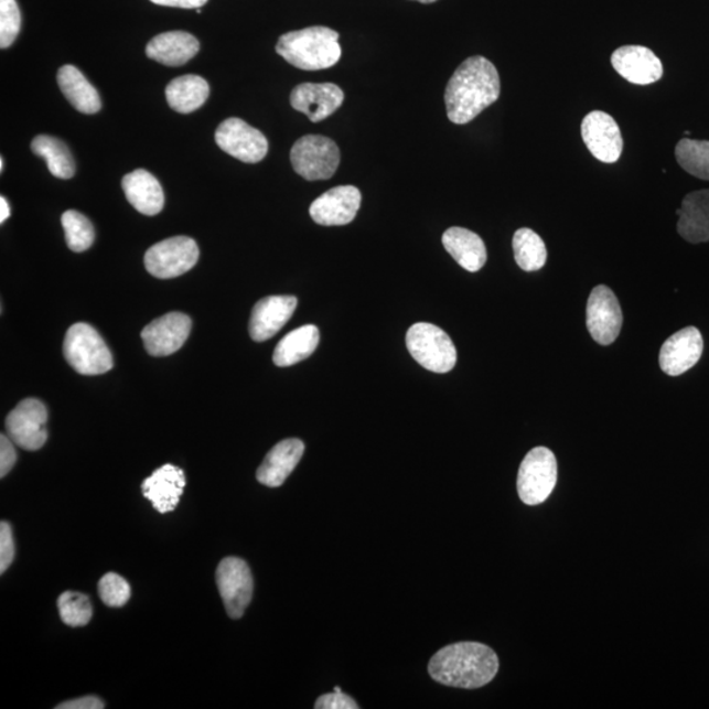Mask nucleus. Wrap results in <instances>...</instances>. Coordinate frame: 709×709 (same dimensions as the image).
Returning a JSON list of instances; mask_svg holds the SVG:
<instances>
[{
  "label": "nucleus",
  "instance_id": "f3484780",
  "mask_svg": "<svg viewBox=\"0 0 709 709\" xmlns=\"http://www.w3.org/2000/svg\"><path fill=\"white\" fill-rule=\"evenodd\" d=\"M611 64L622 77L633 85L646 86L663 78V62L649 47L626 45L612 54Z\"/></svg>",
  "mask_w": 709,
  "mask_h": 709
},
{
  "label": "nucleus",
  "instance_id": "f257e3e1",
  "mask_svg": "<svg viewBox=\"0 0 709 709\" xmlns=\"http://www.w3.org/2000/svg\"><path fill=\"white\" fill-rule=\"evenodd\" d=\"M499 95V74L492 62L481 56L468 58L447 85V116L453 123L464 126L494 105Z\"/></svg>",
  "mask_w": 709,
  "mask_h": 709
},
{
  "label": "nucleus",
  "instance_id": "7ed1b4c3",
  "mask_svg": "<svg viewBox=\"0 0 709 709\" xmlns=\"http://www.w3.org/2000/svg\"><path fill=\"white\" fill-rule=\"evenodd\" d=\"M339 40V32L326 26H309L283 34L278 41L277 52L288 64L301 71H323L341 60Z\"/></svg>",
  "mask_w": 709,
  "mask_h": 709
},
{
  "label": "nucleus",
  "instance_id": "ddd939ff",
  "mask_svg": "<svg viewBox=\"0 0 709 709\" xmlns=\"http://www.w3.org/2000/svg\"><path fill=\"white\" fill-rule=\"evenodd\" d=\"M584 144L598 161L615 163L622 157L623 137L614 117L602 111L590 112L581 126Z\"/></svg>",
  "mask_w": 709,
  "mask_h": 709
},
{
  "label": "nucleus",
  "instance_id": "bb28decb",
  "mask_svg": "<svg viewBox=\"0 0 709 709\" xmlns=\"http://www.w3.org/2000/svg\"><path fill=\"white\" fill-rule=\"evenodd\" d=\"M320 343V330L305 325L287 334L275 348L273 363L278 367H291L311 356Z\"/></svg>",
  "mask_w": 709,
  "mask_h": 709
},
{
  "label": "nucleus",
  "instance_id": "6ab92c4d",
  "mask_svg": "<svg viewBox=\"0 0 709 709\" xmlns=\"http://www.w3.org/2000/svg\"><path fill=\"white\" fill-rule=\"evenodd\" d=\"M296 308H298V299L293 296H270L258 301L250 319L251 339L256 342L272 339L291 320Z\"/></svg>",
  "mask_w": 709,
  "mask_h": 709
},
{
  "label": "nucleus",
  "instance_id": "58836bf2",
  "mask_svg": "<svg viewBox=\"0 0 709 709\" xmlns=\"http://www.w3.org/2000/svg\"><path fill=\"white\" fill-rule=\"evenodd\" d=\"M57 709H103L105 703L96 697H84L79 699L68 700L61 703Z\"/></svg>",
  "mask_w": 709,
  "mask_h": 709
},
{
  "label": "nucleus",
  "instance_id": "6e6552de",
  "mask_svg": "<svg viewBox=\"0 0 709 709\" xmlns=\"http://www.w3.org/2000/svg\"><path fill=\"white\" fill-rule=\"evenodd\" d=\"M198 256L194 239L172 237L150 247L144 254V267L158 279L178 278L195 267Z\"/></svg>",
  "mask_w": 709,
  "mask_h": 709
},
{
  "label": "nucleus",
  "instance_id": "39448f33",
  "mask_svg": "<svg viewBox=\"0 0 709 709\" xmlns=\"http://www.w3.org/2000/svg\"><path fill=\"white\" fill-rule=\"evenodd\" d=\"M406 346L427 370L447 374L456 366L458 351L449 334L432 323L419 322L406 334Z\"/></svg>",
  "mask_w": 709,
  "mask_h": 709
},
{
  "label": "nucleus",
  "instance_id": "4468645a",
  "mask_svg": "<svg viewBox=\"0 0 709 709\" xmlns=\"http://www.w3.org/2000/svg\"><path fill=\"white\" fill-rule=\"evenodd\" d=\"M192 321L183 313H169L142 330L141 339L148 353L153 356H169L183 347L189 340Z\"/></svg>",
  "mask_w": 709,
  "mask_h": 709
},
{
  "label": "nucleus",
  "instance_id": "72a5a7b5",
  "mask_svg": "<svg viewBox=\"0 0 709 709\" xmlns=\"http://www.w3.org/2000/svg\"><path fill=\"white\" fill-rule=\"evenodd\" d=\"M99 595L108 608L119 609L129 601L132 589L130 584L116 573H108L99 581Z\"/></svg>",
  "mask_w": 709,
  "mask_h": 709
},
{
  "label": "nucleus",
  "instance_id": "37998d69",
  "mask_svg": "<svg viewBox=\"0 0 709 709\" xmlns=\"http://www.w3.org/2000/svg\"><path fill=\"white\" fill-rule=\"evenodd\" d=\"M3 170H4V160L2 158V160H0V171H3Z\"/></svg>",
  "mask_w": 709,
  "mask_h": 709
},
{
  "label": "nucleus",
  "instance_id": "412c9836",
  "mask_svg": "<svg viewBox=\"0 0 709 709\" xmlns=\"http://www.w3.org/2000/svg\"><path fill=\"white\" fill-rule=\"evenodd\" d=\"M305 445L300 439H286L278 443L267 453V456L259 466L257 479L261 485L279 487L298 466Z\"/></svg>",
  "mask_w": 709,
  "mask_h": 709
},
{
  "label": "nucleus",
  "instance_id": "9d476101",
  "mask_svg": "<svg viewBox=\"0 0 709 709\" xmlns=\"http://www.w3.org/2000/svg\"><path fill=\"white\" fill-rule=\"evenodd\" d=\"M219 595L232 619L243 617L251 602L254 580L249 566L238 557H226L217 568Z\"/></svg>",
  "mask_w": 709,
  "mask_h": 709
},
{
  "label": "nucleus",
  "instance_id": "dca6fc26",
  "mask_svg": "<svg viewBox=\"0 0 709 709\" xmlns=\"http://www.w3.org/2000/svg\"><path fill=\"white\" fill-rule=\"evenodd\" d=\"M362 194L354 185H340L315 198L311 205L313 222L322 226L353 223L361 208Z\"/></svg>",
  "mask_w": 709,
  "mask_h": 709
},
{
  "label": "nucleus",
  "instance_id": "cd10ccee",
  "mask_svg": "<svg viewBox=\"0 0 709 709\" xmlns=\"http://www.w3.org/2000/svg\"><path fill=\"white\" fill-rule=\"evenodd\" d=\"M210 96V85L198 75H184L171 80L166 87L169 106L179 114H191L204 106Z\"/></svg>",
  "mask_w": 709,
  "mask_h": 709
},
{
  "label": "nucleus",
  "instance_id": "2f4dec72",
  "mask_svg": "<svg viewBox=\"0 0 709 709\" xmlns=\"http://www.w3.org/2000/svg\"><path fill=\"white\" fill-rule=\"evenodd\" d=\"M66 244L74 253H84L93 246L95 230L92 222L77 211H67L62 215Z\"/></svg>",
  "mask_w": 709,
  "mask_h": 709
},
{
  "label": "nucleus",
  "instance_id": "c9c22d12",
  "mask_svg": "<svg viewBox=\"0 0 709 709\" xmlns=\"http://www.w3.org/2000/svg\"><path fill=\"white\" fill-rule=\"evenodd\" d=\"M15 559V541H13L12 528L7 522L0 525V573H4Z\"/></svg>",
  "mask_w": 709,
  "mask_h": 709
},
{
  "label": "nucleus",
  "instance_id": "79ce46f5",
  "mask_svg": "<svg viewBox=\"0 0 709 709\" xmlns=\"http://www.w3.org/2000/svg\"><path fill=\"white\" fill-rule=\"evenodd\" d=\"M417 2H421V3H425V4H429V3L437 2V0H417Z\"/></svg>",
  "mask_w": 709,
  "mask_h": 709
},
{
  "label": "nucleus",
  "instance_id": "c85d7f7f",
  "mask_svg": "<svg viewBox=\"0 0 709 709\" xmlns=\"http://www.w3.org/2000/svg\"><path fill=\"white\" fill-rule=\"evenodd\" d=\"M31 149L44 158L51 174L60 179H71L75 174V161L65 142L56 137L41 135L33 139Z\"/></svg>",
  "mask_w": 709,
  "mask_h": 709
},
{
  "label": "nucleus",
  "instance_id": "e433bc0d",
  "mask_svg": "<svg viewBox=\"0 0 709 709\" xmlns=\"http://www.w3.org/2000/svg\"><path fill=\"white\" fill-rule=\"evenodd\" d=\"M315 709H357L359 706L356 705V701L353 698H350L348 695L340 691L322 695L316 699Z\"/></svg>",
  "mask_w": 709,
  "mask_h": 709
},
{
  "label": "nucleus",
  "instance_id": "0eeeda50",
  "mask_svg": "<svg viewBox=\"0 0 709 709\" xmlns=\"http://www.w3.org/2000/svg\"><path fill=\"white\" fill-rule=\"evenodd\" d=\"M292 166L307 181H326L341 163L339 144L323 136H305L293 144Z\"/></svg>",
  "mask_w": 709,
  "mask_h": 709
},
{
  "label": "nucleus",
  "instance_id": "a878e982",
  "mask_svg": "<svg viewBox=\"0 0 709 709\" xmlns=\"http://www.w3.org/2000/svg\"><path fill=\"white\" fill-rule=\"evenodd\" d=\"M57 82L62 94L77 111L86 115L100 111V96L79 68L72 65L62 66Z\"/></svg>",
  "mask_w": 709,
  "mask_h": 709
},
{
  "label": "nucleus",
  "instance_id": "393cba45",
  "mask_svg": "<svg viewBox=\"0 0 709 709\" xmlns=\"http://www.w3.org/2000/svg\"><path fill=\"white\" fill-rule=\"evenodd\" d=\"M443 246L458 264L470 272H477L486 264L484 240L476 233L454 226L443 234Z\"/></svg>",
  "mask_w": 709,
  "mask_h": 709
},
{
  "label": "nucleus",
  "instance_id": "a19ab883",
  "mask_svg": "<svg viewBox=\"0 0 709 709\" xmlns=\"http://www.w3.org/2000/svg\"><path fill=\"white\" fill-rule=\"evenodd\" d=\"M11 215V210L9 202H7L6 197H0V223H4L7 218H9Z\"/></svg>",
  "mask_w": 709,
  "mask_h": 709
},
{
  "label": "nucleus",
  "instance_id": "5701e85b",
  "mask_svg": "<svg viewBox=\"0 0 709 709\" xmlns=\"http://www.w3.org/2000/svg\"><path fill=\"white\" fill-rule=\"evenodd\" d=\"M679 236L690 244L709 240V190L691 192L677 210Z\"/></svg>",
  "mask_w": 709,
  "mask_h": 709
},
{
  "label": "nucleus",
  "instance_id": "f704fd0d",
  "mask_svg": "<svg viewBox=\"0 0 709 709\" xmlns=\"http://www.w3.org/2000/svg\"><path fill=\"white\" fill-rule=\"evenodd\" d=\"M22 26L17 0H0V47H10L18 37Z\"/></svg>",
  "mask_w": 709,
  "mask_h": 709
},
{
  "label": "nucleus",
  "instance_id": "aec40b11",
  "mask_svg": "<svg viewBox=\"0 0 709 709\" xmlns=\"http://www.w3.org/2000/svg\"><path fill=\"white\" fill-rule=\"evenodd\" d=\"M141 487L144 498L151 502L155 511L168 514L174 512L181 501L185 474L181 468L166 464L144 480Z\"/></svg>",
  "mask_w": 709,
  "mask_h": 709
},
{
  "label": "nucleus",
  "instance_id": "4c0bfd02",
  "mask_svg": "<svg viewBox=\"0 0 709 709\" xmlns=\"http://www.w3.org/2000/svg\"><path fill=\"white\" fill-rule=\"evenodd\" d=\"M18 454L9 437H0V477H6L15 465Z\"/></svg>",
  "mask_w": 709,
  "mask_h": 709
},
{
  "label": "nucleus",
  "instance_id": "423d86ee",
  "mask_svg": "<svg viewBox=\"0 0 709 709\" xmlns=\"http://www.w3.org/2000/svg\"><path fill=\"white\" fill-rule=\"evenodd\" d=\"M557 483V460L546 447H536L523 459L518 473V493L523 504H543Z\"/></svg>",
  "mask_w": 709,
  "mask_h": 709
},
{
  "label": "nucleus",
  "instance_id": "f03ea898",
  "mask_svg": "<svg viewBox=\"0 0 709 709\" xmlns=\"http://www.w3.org/2000/svg\"><path fill=\"white\" fill-rule=\"evenodd\" d=\"M499 669L497 654L480 643H458L445 646L433 656L429 673L438 684L468 688H480L494 679Z\"/></svg>",
  "mask_w": 709,
  "mask_h": 709
},
{
  "label": "nucleus",
  "instance_id": "c756f323",
  "mask_svg": "<svg viewBox=\"0 0 709 709\" xmlns=\"http://www.w3.org/2000/svg\"><path fill=\"white\" fill-rule=\"evenodd\" d=\"M513 249L516 264L523 271H539L547 264L546 244L538 233L528 229V227L516 230L513 238Z\"/></svg>",
  "mask_w": 709,
  "mask_h": 709
},
{
  "label": "nucleus",
  "instance_id": "9b49d317",
  "mask_svg": "<svg viewBox=\"0 0 709 709\" xmlns=\"http://www.w3.org/2000/svg\"><path fill=\"white\" fill-rule=\"evenodd\" d=\"M215 139L219 149L245 163H258L267 155L266 136L237 117L219 123Z\"/></svg>",
  "mask_w": 709,
  "mask_h": 709
},
{
  "label": "nucleus",
  "instance_id": "7c9ffc66",
  "mask_svg": "<svg viewBox=\"0 0 709 709\" xmlns=\"http://www.w3.org/2000/svg\"><path fill=\"white\" fill-rule=\"evenodd\" d=\"M679 166L703 181H709V141L684 139L676 148Z\"/></svg>",
  "mask_w": 709,
  "mask_h": 709
},
{
  "label": "nucleus",
  "instance_id": "b1692460",
  "mask_svg": "<svg viewBox=\"0 0 709 709\" xmlns=\"http://www.w3.org/2000/svg\"><path fill=\"white\" fill-rule=\"evenodd\" d=\"M122 190L128 202L144 216H155L163 210L162 185L147 170H136L123 176Z\"/></svg>",
  "mask_w": 709,
  "mask_h": 709
},
{
  "label": "nucleus",
  "instance_id": "a211bd4d",
  "mask_svg": "<svg viewBox=\"0 0 709 709\" xmlns=\"http://www.w3.org/2000/svg\"><path fill=\"white\" fill-rule=\"evenodd\" d=\"M343 89L334 84H302L291 94V106L305 114L312 122L327 119L343 105Z\"/></svg>",
  "mask_w": 709,
  "mask_h": 709
},
{
  "label": "nucleus",
  "instance_id": "20e7f679",
  "mask_svg": "<svg viewBox=\"0 0 709 709\" xmlns=\"http://www.w3.org/2000/svg\"><path fill=\"white\" fill-rule=\"evenodd\" d=\"M64 354L67 363L80 375H103L114 367L111 351L88 323H75L67 330Z\"/></svg>",
  "mask_w": 709,
  "mask_h": 709
},
{
  "label": "nucleus",
  "instance_id": "2eb2a0df",
  "mask_svg": "<svg viewBox=\"0 0 709 709\" xmlns=\"http://www.w3.org/2000/svg\"><path fill=\"white\" fill-rule=\"evenodd\" d=\"M705 343L697 327L679 330L667 340L659 351L660 369L669 376H680L697 366L703 355Z\"/></svg>",
  "mask_w": 709,
  "mask_h": 709
},
{
  "label": "nucleus",
  "instance_id": "473e14b6",
  "mask_svg": "<svg viewBox=\"0 0 709 709\" xmlns=\"http://www.w3.org/2000/svg\"><path fill=\"white\" fill-rule=\"evenodd\" d=\"M57 604L62 622L73 629L85 626L92 621L93 605L85 594L66 591L58 598Z\"/></svg>",
  "mask_w": 709,
  "mask_h": 709
},
{
  "label": "nucleus",
  "instance_id": "f8f14e48",
  "mask_svg": "<svg viewBox=\"0 0 709 709\" xmlns=\"http://www.w3.org/2000/svg\"><path fill=\"white\" fill-rule=\"evenodd\" d=\"M587 325L598 344L610 346L621 334L623 313L621 304L609 287L598 286L590 293Z\"/></svg>",
  "mask_w": 709,
  "mask_h": 709
},
{
  "label": "nucleus",
  "instance_id": "ea45409f",
  "mask_svg": "<svg viewBox=\"0 0 709 709\" xmlns=\"http://www.w3.org/2000/svg\"><path fill=\"white\" fill-rule=\"evenodd\" d=\"M158 6L178 7V9H202L208 0H150Z\"/></svg>",
  "mask_w": 709,
  "mask_h": 709
},
{
  "label": "nucleus",
  "instance_id": "4be33fe9",
  "mask_svg": "<svg viewBox=\"0 0 709 709\" xmlns=\"http://www.w3.org/2000/svg\"><path fill=\"white\" fill-rule=\"evenodd\" d=\"M200 51V43L191 33L174 31L158 34L147 46V56L164 66L187 64Z\"/></svg>",
  "mask_w": 709,
  "mask_h": 709
},
{
  "label": "nucleus",
  "instance_id": "1a4fd4ad",
  "mask_svg": "<svg viewBox=\"0 0 709 709\" xmlns=\"http://www.w3.org/2000/svg\"><path fill=\"white\" fill-rule=\"evenodd\" d=\"M46 423V406L36 398H26L7 417V436L20 449L37 451L47 439Z\"/></svg>",
  "mask_w": 709,
  "mask_h": 709
},
{
  "label": "nucleus",
  "instance_id": "c03bdc74",
  "mask_svg": "<svg viewBox=\"0 0 709 709\" xmlns=\"http://www.w3.org/2000/svg\"><path fill=\"white\" fill-rule=\"evenodd\" d=\"M334 691H336V692L342 691V690H341V687L336 686V687L334 688Z\"/></svg>",
  "mask_w": 709,
  "mask_h": 709
}]
</instances>
